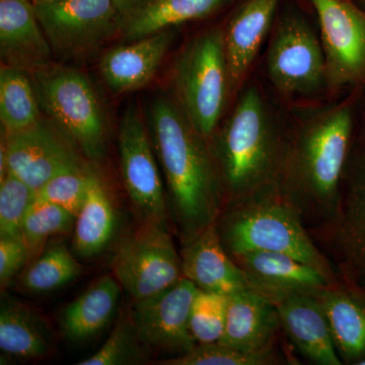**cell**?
<instances>
[{
    "instance_id": "obj_26",
    "label": "cell",
    "mask_w": 365,
    "mask_h": 365,
    "mask_svg": "<svg viewBox=\"0 0 365 365\" xmlns=\"http://www.w3.org/2000/svg\"><path fill=\"white\" fill-rule=\"evenodd\" d=\"M116 225V212L111 198L100 178L93 173L85 202L74 223V254L83 259L97 257L112 241Z\"/></svg>"
},
{
    "instance_id": "obj_39",
    "label": "cell",
    "mask_w": 365,
    "mask_h": 365,
    "mask_svg": "<svg viewBox=\"0 0 365 365\" xmlns=\"http://www.w3.org/2000/svg\"><path fill=\"white\" fill-rule=\"evenodd\" d=\"M362 2H364V6H365V0H361Z\"/></svg>"
},
{
    "instance_id": "obj_38",
    "label": "cell",
    "mask_w": 365,
    "mask_h": 365,
    "mask_svg": "<svg viewBox=\"0 0 365 365\" xmlns=\"http://www.w3.org/2000/svg\"><path fill=\"white\" fill-rule=\"evenodd\" d=\"M359 365H365V359L362 360V361H360Z\"/></svg>"
},
{
    "instance_id": "obj_18",
    "label": "cell",
    "mask_w": 365,
    "mask_h": 365,
    "mask_svg": "<svg viewBox=\"0 0 365 365\" xmlns=\"http://www.w3.org/2000/svg\"><path fill=\"white\" fill-rule=\"evenodd\" d=\"M182 276L198 289L230 295L248 288L246 276L227 253L215 223L182 245Z\"/></svg>"
},
{
    "instance_id": "obj_6",
    "label": "cell",
    "mask_w": 365,
    "mask_h": 365,
    "mask_svg": "<svg viewBox=\"0 0 365 365\" xmlns=\"http://www.w3.org/2000/svg\"><path fill=\"white\" fill-rule=\"evenodd\" d=\"M40 104L53 124L91 160L106 153L104 112L95 88L86 76L67 68L36 72Z\"/></svg>"
},
{
    "instance_id": "obj_20",
    "label": "cell",
    "mask_w": 365,
    "mask_h": 365,
    "mask_svg": "<svg viewBox=\"0 0 365 365\" xmlns=\"http://www.w3.org/2000/svg\"><path fill=\"white\" fill-rule=\"evenodd\" d=\"M281 329L275 304L249 288L228 295L227 319L220 344L244 352L275 347Z\"/></svg>"
},
{
    "instance_id": "obj_28",
    "label": "cell",
    "mask_w": 365,
    "mask_h": 365,
    "mask_svg": "<svg viewBox=\"0 0 365 365\" xmlns=\"http://www.w3.org/2000/svg\"><path fill=\"white\" fill-rule=\"evenodd\" d=\"M76 215L68 210L35 197L21 225V239L33 263L43 253L46 242L55 235L73 232Z\"/></svg>"
},
{
    "instance_id": "obj_21",
    "label": "cell",
    "mask_w": 365,
    "mask_h": 365,
    "mask_svg": "<svg viewBox=\"0 0 365 365\" xmlns=\"http://www.w3.org/2000/svg\"><path fill=\"white\" fill-rule=\"evenodd\" d=\"M174 40V31H162L131 44L113 48L100 62V71L114 93L139 90L157 73Z\"/></svg>"
},
{
    "instance_id": "obj_36",
    "label": "cell",
    "mask_w": 365,
    "mask_h": 365,
    "mask_svg": "<svg viewBox=\"0 0 365 365\" xmlns=\"http://www.w3.org/2000/svg\"><path fill=\"white\" fill-rule=\"evenodd\" d=\"M118 11L121 14L122 19L126 18L129 14L136 11L139 6L148 2V0H113Z\"/></svg>"
},
{
    "instance_id": "obj_9",
    "label": "cell",
    "mask_w": 365,
    "mask_h": 365,
    "mask_svg": "<svg viewBox=\"0 0 365 365\" xmlns=\"http://www.w3.org/2000/svg\"><path fill=\"white\" fill-rule=\"evenodd\" d=\"M33 6L52 51L64 58L97 51L123 23L113 0H54Z\"/></svg>"
},
{
    "instance_id": "obj_3",
    "label": "cell",
    "mask_w": 365,
    "mask_h": 365,
    "mask_svg": "<svg viewBox=\"0 0 365 365\" xmlns=\"http://www.w3.org/2000/svg\"><path fill=\"white\" fill-rule=\"evenodd\" d=\"M290 134L274 119L256 86L242 93L210 148L225 203L279 192Z\"/></svg>"
},
{
    "instance_id": "obj_31",
    "label": "cell",
    "mask_w": 365,
    "mask_h": 365,
    "mask_svg": "<svg viewBox=\"0 0 365 365\" xmlns=\"http://www.w3.org/2000/svg\"><path fill=\"white\" fill-rule=\"evenodd\" d=\"M93 173L85 163L64 170L43 185L36 197L61 206L76 217L85 202Z\"/></svg>"
},
{
    "instance_id": "obj_13",
    "label": "cell",
    "mask_w": 365,
    "mask_h": 365,
    "mask_svg": "<svg viewBox=\"0 0 365 365\" xmlns=\"http://www.w3.org/2000/svg\"><path fill=\"white\" fill-rule=\"evenodd\" d=\"M78 148L55 125L41 119L16 133H4L0 170H7L34 191L53 177L83 165Z\"/></svg>"
},
{
    "instance_id": "obj_11",
    "label": "cell",
    "mask_w": 365,
    "mask_h": 365,
    "mask_svg": "<svg viewBox=\"0 0 365 365\" xmlns=\"http://www.w3.org/2000/svg\"><path fill=\"white\" fill-rule=\"evenodd\" d=\"M119 155L125 189L143 222L168 227V208L150 133L136 105L119 127Z\"/></svg>"
},
{
    "instance_id": "obj_12",
    "label": "cell",
    "mask_w": 365,
    "mask_h": 365,
    "mask_svg": "<svg viewBox=\"0 0 365 365\" xmlns=\"http://www.w3.org/2000/svg\"><path fill=\"white\" fill-rule=\"evenodd\" d=\"M318 18L326 81L334 88L365 79V11L352 0H309Z\"/></svg>"
},
{
    "instance_id": "obj_5",
    "label": "cell",
    "mask_w": 365,
    "mask_h": 365,
    "mask_svg": "<svg viewBox=\"0 0 365 365\" xmlns=\"http://www.w3.org/2000/svg\"><path fill=\"white\" fill-rule=\"evenodd\" d=\"M175 86L182 111L210 140L230 91L223 29L205 31L186 46L178 57Z\"/></svg>"
},
{
    "instance_id": "obj_29",
    "label": "cell",
    "mask_w": 365,
    "mask_h": 365,
    "mask_svg": "<svg viewBox=\"0 0 365 365\" xmlns=\"http://www.w3.org/2000/svg\"><path fill=\"white\" fill-rule=\"evenodd\" d=\"M83 273V266L64 245L46 250L31 263L23 285L34 294H46L63 287Z\"/></svg>"
},
{
    "instance_id": "obj_24",
    "label": "cell",
    "mask_w": 365,
    "mask_h": 365,
    "mask_svg": "<svg viewBox=\"0 0 365 365\" xmlns=\"http://www.w3.org/2000/svg\"><path fill=\"white\" fill-rule=\"evenodd\" d=\"M54 336L37 312L23 302L2 297L0 306V349L7 356L39 359L53 351Z\"/></svg>"
},
{
    "instance_id": "obj_10",
    "label": "cell",
    "mask_w": 365,
    "mask_h": 365,
    "mask_svg": "<svg viewBox=\"0 0 365 365\" xmlns=\"http://www.w3.org/2000/svg\"><path fill=\"white\" fill-rule=\"evenodd\" d=\"M266 66L272 85L284 95H306L327 83L323 46L302 14H277Z\"/></svg>"
},
{
    "instance_id": "obj_8",
    "label": "cell",
    "mask_w": 365,
    "mask_h": 365,
    "mask_svg": "<svg viewBox=\"0 0 365 365\" xmlns=\"http://www.w3.org/2000/svg\"><path fill=\"white\" fill-rule=\"evenodd\" d=\"M111 268L134 300L162 292L184 278L181 254L169 228L146 222L120 242Z\"/></svg>"
},
{
    "instance_id": "obj_16",
    "label": "cell",
    "mask_w": 365,
    "mask_h": 365,
    "mask_svg": "<svg viewBox=\"0 0 365 365\" xmlns=\"http://www.w3.org/2000/svg\"><path fill=\"white\" fill-rule=\"evenodd\" d=\"M282 0H239L223 29L230 91L237 90L270 32Z\"/></svg>"
},
{
    "instance_id": "obj_34",
    "label": "cell",
    "mask_w": 365,
    "mask_h": 365,
    "mask_svg": "<svg viewBox=\"0 0 365 365\" xmlns=\"http://www.w3.org/2000/svg\"><path fill=\"white\" fill-rule=\"evenodd\" d=\"M36 192L11 173L0 180V237H21V225Z\"/></svg>"
},
{
    "instance_id": "obj_30",
    "label": "cell",
    "mask_w": 365,
    "mask_h": 365,
    "mask_svg": "<svg viewBox=\"0 0 365 365\" xmlns=\"http://www.w3.org/2000/svg\"><path fill=\"white\" fill-rule=\"evenodd\" d=\"M288 364L276 347L260 352H244L220 343L196 344L193 349L158 362L160 365H279Z\"/></svg>"
},
{
    "instance_id": "obj_35",
    "label": "cell",
    "mask_w": 365,
    "mask_h": 365,
    "mask_svg": "<svg viewBox=\"0 0 365 365\" xmlns=\"http://www.w3.org/2000/svg\"><path fill=\"white\" fill-rule=\"evenodd\" d=\"M29 252L21 237H0V283L4 288L26 264Z\"/></svg>"
},
{
    "instance_id": "obj_17",
    "label": "cell",
    "mask_w": 365,
    "mask_h": 365,
    "mask_svg": "<svg viewBox=\"0 0 365 365\" xmlns=\"http://www.w3.org/2000/svg\"><path fill=\"white\" fill-rule=\"evenodd\" d=\"M0 55L4 66L47 68L52 48L29 0H0Z\"/></svg>"
},
{
    "instance_id": "obj_37",
    "label": "cell",
    "mask_w": 365,
    "mask_h": 365,
    "mask_svg": "<svg viewBox=\"0 0 365 365\" xmlns=\"http://www.w3.org/2000/svg\"><path fill=\"white\" fill-rule=\"evenodd\" d=\"M32 4H43V2L54 1V0H29Z\"/></svg>"
},
{
    "instance_id": "obj_15",
    "label": "cell",
    "mask_w": 365,
    "mask_h": 365,
    "mask_svg": "<svg viewBox=\"0 0 365 365\" xmlns=\"http://www.w3.org/2000/svg\"><path fill=\"white\" fill-rule=\"evenodd\" d=\"M246 276L248 288L276 304L292 295L319 294L332 287L318 269L282 253L249 252L232 257Z\"/></svg>"
},
{
    "instance_id": "obj_19",
    "label": "cell",
    "mask_w": 365,
    "mask_h": 365,
    "mask_svg": "<svg viewBox=\"0 0 365 365\" xmlns=\"http://www.w3.org/2000/svg\"><path fill=\"white\" fill-rule=\"evenodd\" d=\"M281 329L300 354L318 365H341L325 312L314 295H292L275 304Z\"/></svg>"
},
{
    "instance_id": "obj_32",
    "label": "cell",
    "mask_w": 365,
    "mask_h": 365,
    "mask_svg": "<svg viewBox=\"0 0 365 365\" xmlns=\"http://www.w3.org/2000/svg\"><path fill=\"white\" fill-rule=\"evenodd\" d=\"M228 295L198 289L190 314V329L197 344L220 342L227 319Z\"/></svg>"
},
{
    "instance_id": "obj_27",
    "label": "cell",
    "mask_w": 365,
    "mask_h": 365,
    "mask_svg": "<svg viewBox=\"0 0 365 365\" xmlns=\"http://www.w3.org/2000/svg\"><path fill=\"white\" fill-rule=\"evenodd\" d=\"M38 93L21 69L2 66L0 71V120L4 133L25 130L40 121Z\"/></svg>"
},
{
    "instance_id": "obj_14",
    "label": "cell",
    "mask_w": 365,
    "mask_h": 365,
    "mask_svg": "<svg viewBox=\"0 0 365 365\" xmlns=\"http://www.w3.org/2000/svg\"><path fill=\"white\" fill-rule=\"evenodd\" d=\"M198 288L182 278L176 284L145 299L134 300L131 319L145 347L185 354L197 342L190 329L192 304Z\"/></svg>"
},
{
    "instance_id": "obj_23",
    "label": "cell",
    "mask_w": 365,
    "mask_h": 365,
    "mask_svg": "<svg viewBox=\"0 0 365 365\" xmlns=\"http://www.w3.org/2000/svg\"><path fill=\"white\" fill-rule=\"evenodd\" d=\"M121 295V285L114 275L98 278L78 299L62 311L60 328L73 343L91 340L109 325Z\"/></svg>"
},
{
    "instance_id": "obj_25",
    "label": "cell",
    "mask_w": 365,
    "mask_h": 365,
    "mask_svg": "<svg viewBox=\"0 0 365 365\" xmlns=\"http://www.w3.org/2000/svg\"><path fill=\"white\" fill-rule=\"evenodd\" d=\"M237 0H148L122 23L125 39L135 41L182 24L203 20Z\"/></svg>"
},
{
    "instance_id": "obj_7",
    "label": "cell",
    "mask_w": 365,
    "mask_h": 365,
    "mask_svg": "<svg viewBox=\"0 0 365 365\" xmlns=\"http://www.w3.org/2000/svg\"><path fill=\"white\" fill-rule=\"evenodd\" d=\"M312 237L341 282L365 294V143L350 150L332 225Z\"/></svg>"
},
{
    "instance_id": "obj_33",
    "label": "cell",
    "mask_w": 365,
    "mask_h": 365,
    "mask_svg": "<svg viewBox=\"0 0 365 365\" xmlns=\"http://www.w3.org/2000/svg\"><path fill=\"white\" fill-rule=\"evenodd\" d=\"M143 343L132 319H120L104 345L78 365L139 364L144 361Z\"/></svg>"
},
{
    "instance_id": "obj_22",
    "label": "cell",
    "mask_w": 365,
    "mask_h": 365,
    "mask_svg": "<svg viewBox=\"0 0 365 365\" xmlns=\"http://www.w3.org/2000/svg\"><path fill=\"white\" fill-rule=\"evenodd\" d=\"M343 364L365 359V294L339 282L316 295Z\"/></svg>"
},
{
    "instance_id": "obj_4",
    "label": "cell",
    "mask_w": 365,
    "mask_h": 365,
    "mask_svg": "<svg viewBox=\"0 0 365 365\" xmlns=\"http://www.w3.org/2000/svg\"><path fill=\"white\" fill-rule=\"evenodd\" d=\"M215 227L232 257L249 252L287 254L318 269L331 284L340 281L299 213L279 192L225 203Z\"/></svg>"
},
{
    "instance_id": "obj_2",
    "label": "cell",
    "mask_w": 365,
    "mask_h": 365,
    "mask_svg": "<svg viewBox=\"0 0 365 365\" xmlns=\"http://www.w3.org/2000/svg\"><path fill=\"white\" fill-rule=\"evenodd\" d=\"M352 127L350 108L337 106L307 118L290 134L279 193L311 235L335 220Z\"/></svg>"
},
{
    "instance_id": "obj_1",
    "label": "cell",
    "mask_w": 365,
    "mask_h": 365,
    "mask_svg": "<svg viewBox=\"0 0 365 365\" xmlns=\"http://www.w3.org/2000/svg\"><path fill=\"white\" fill-rule=\"evenodd\" d=\"M155 155L165 175L182 245L215 225L225 198L209 141L194 128L178 103L158 97L148 109Z\"/></svg>"
}]
</instances>
